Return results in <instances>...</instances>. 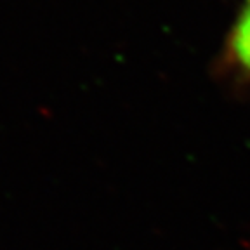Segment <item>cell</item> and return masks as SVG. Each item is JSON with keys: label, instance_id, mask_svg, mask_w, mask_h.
<instances>
[{"label": "cell", "instance_id": "cell-1", "mask_svg": "<svg viewBox=\"0 0 250 250\" xmlns=\"http://www.w3.org/2000/svg\"><path fill=\"white\" fill-rule=\"evenodd\" d=\"M214 73L233 92L250 90V0H242L224 33Z\"/></svg>", "mask_w": 250, "mask_h": 250}]
</instances>
